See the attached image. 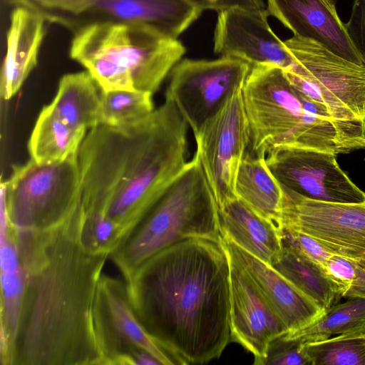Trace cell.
Masks as SVG:
<instances>
[{
    "label": "cell",
    "mask_w": 365,
    "mask_h": 365,
    "mask_svg": "<svg viewBox=\"0 0 365 365\" xmlns=\"http://www.w3.org/2000/svg\"><path fill=\"white\" fill-rule=\"evenodd\" d=\"M81 207L42 230H14L25 291L11 365H100L93 307L106 255L87 249Z\"/></svg>",
    "instance_id": "6da1fadb"
},
{
    "label": "cell",
    "mask_w": 365,
    "mask_h": 365,
    "mask_svg": "<svg viewBox=\"0 0 365 365\" xmlns=\"http://www.w3.org/2000/svg\"><path fill=\"white\" fill-rule=\"evenodd\" d=\"M124 280L140 324L175 364L207 363L232 341L230 264L221 241L178 242Z\"/></svg>",
    "instance_id": "7a4b0ae2"
},
{
    "label": "cell",
    "mask_w": 365,
    "mask_h": 365,
    "mask_svg": "<svg viewBox=\"0 0 365 365\" xmlns=\"http://www.w3.org/2000/svg\"><path fill=\"white\" fill-rule=\"evenodd\" d=\"M187 127L165 98L138 122L101 124L86 135L78 151L82 213L110 220L117 248L186 166Z\"/></svg>",
    "instance_id": "3957f363"
},
{
    "label": "cell",
    "mask_w": 365,
    "mask_h": 365,
    "mask_svg": "<svg viewBox=\"0 0 365 365\" xmlns=\"http://www.w3.org/2000/svg\"><path fill=\"white\" fill-rule=\"evenodd\" d=\"M185 52L178 38L148 26L95 24L73 32L69 54L103 91L139 90L153 94Z\"/></svg>",
    "instance_id": "277c9868"
},
{
    "label": "cell",
    "mask_w": 365,
    "mask_h": 365,
    "mask_svg": "<svg viewBox=\"0 0 365 365\" xmlns=\"http://www.w3.org/2000/svg\"><path fill=\"white\" fill-rule=\"evenodd\" d=\"M252 154L276 146L338 154L336 125L327 108L298 90L277 66L250 68L242 88Z\"/></svg>",
    "instance_id": "5b68a950"
},
{
    "label": "cell",
    "mask_w": 365,
    "mask_h": 365,
    "mask_svg": "<svg viewBox=\"0 0 365 365\" xmlns=\"http://www.w3.org/2000/svg\"><path fill=\"white\" fill-rule=\"evenodd\" d=\"M195 237L222 238L217 203L194 155L110 258L125 279L157 252Z\"/></svg>",
    "instance_id": "8992f818"
},
{
    "label": "cell",
    "mask_w": 365,
    "mask_h": 365,
    "mask_svg": "<svg viewBox=\"0 0 365 365\" xmlns=\"http://www.w3.org/2000/svg\"><path fill=\"white\" fill-rule=\"evenodd\" d=\"M284 43L292 58L284 70L298 90L331 115L336 125L339 153L365 148V64L299 36Z\"/></svg>",
    "instance_id": "52a82bcc"
},
{
    "label": "cell",
    "mask_w": 365,
    "mask_h": 365,
    "mask_svg": "<svg viewBox=\"0 0 365 365\" xmlns=\"http://www.w3.org/2000/svg\"><path fill=\"white\" fill-rule=\"evenodd\" d=\"M6 211L14 230H42L69 218L81 205L78 153L64 160L38 164L30 160L14 167L1 180Z\"/></svg>",
    "instance_id": "ba28073f"
},
{
    "label": "cell",
    "mask_w": 365,
    "mask_h": 365,
    "mask_svg": "<svg viewBox=\"0 0 365 365\" xmlns=\"http://www.w3.org/2000/svg\"><path fill=\"white\" fill-rule=\"evenodd\" d=\"M100 365H173L146 332L131 306L125 280L102 274L93 307Z\"/></svg>",
    "instance_id": "9c48e42d"
},
{
    "label": "cell",
    "mask_w": 365,
    "mask_h": 365,
    "mask_svg": "<svg viewBox=\"0 0 365 365\" xmlns=\"http://www.w3.org/2000/svg\"><path fill=\"white\" fill-rule=\"evenodd\" d=\"M242 86L236 88L222 106L194 134L198 158L218 207L237 197V172L250 146Z\"/></svg>",
    "instance_id": "30bf717a"
},
{
    "label": "cell",
    "mask_w": 365,
    "mask_h": 365,
    "mask_svg": "<svg viewBox=\"0 0 365 365\" xmlns=\"http://www.w3.org/2000/svg\"><path fill=\"white\" fill-rule=\"evenodd\" d=\"M250 70L247 63L227 57L180 60L170 73L165 98L173 103L194 135L231 93L243 86Z\"/></svg>",
    "instance_id": "8fae6325"
},
{
    "label": "cell",
    "mask_w": 365,
    "mask_h": 365,
    "mask_svg": "<svg viewBox=\"0 0 365 365\" xmlns=\"http://www.w3.org/2000/svg\"><path fill=\"white\" fill-rule=\"evenodd\" d=\"M281 188L279 227L308 235L334 254L355 261L365 259V202L317 201Z\"/></svg>",
    "instance_id": "7c38bea8"
},
{
    "label": "cell",
    "mask_w": 365,
    "mask_h": 365,
    "mask_svg": "<svg viewBox=\"0 0 365 365\" xmlns=\"http://www.w3.org/2000/svg\"><path fill=\"white\" fill-rule=\"evenodd\" d=\"M336 154L311 148L276 146L266 165L279 185L304 197L322 202L360 203L365 192L339 166Z\"/></svg>",
    "instance_id": "4fadbf2b"
},
{
    "label": "cell",
    "mask_w": 365,
    "mask_h": 365,
    "mask_svg": "<svg viewBox=\"0 0 365 365\" xmlns=\"http://www.w3.org/2000/svg\"><path fill=\"white\" fill-rule=\"evenodd\" d=\"M202 12L189 0H91L72 12L41 15L73 33L95 24H123L148 26L178 39Z\"/></svg>",
    "instance_id": "5bb4252c"
},
{
    "label": "cell",
    "mask_w": 365,
    "mask_h": 365,
    "mask_svg": "<svg viewBox=\"0 0 365 365\" xmlns=\"http://www.w3.org/2000/svg\"><path fill=\"white\" fill-rule=\"evenodd\" d=\"M268 16L267 9H235L217 13L214 31L215 53L242 61L250 68H289L292 56L284 41L271 29Z\"/></svg>",
    "instance_id": "9a60e30c"
},
{
    "label": "cell",
    "mask_w": 365,
    "mask_h": 365,
    "mask_svg": "<svg viewBox=\"0 0 365 365\" xmlns=\"http://www.w3.org/2000/svg\"><path fill=\"white\" fill-rule=\"evenodd\" d=\"M229 259L232 341L254 355L255 364L263 365L269 343L288 329L249 274Z\"/></svg>",
    "instance_id": "2e32d148"
},
{
    "label": "cell",
    "mask_w": 365,
    "mask_h": 365,
    "mask_svg": "<svg viewBox=\"0 0 365 365\" xmlns=\"http://www.w3.org/2000/svg\"><path fill=\"white\" fill-rule=\"evenodd\" d=\"M266 9L269 16L294 36L316 41L340 57L364 64L337 14L334 0H267Z\"/></svg>",
    "instance_id": "e0dca14e"
},
{
    "label": "cell",
    "mask_w": 365,
    "mask_h": 365,
    "mask_svg": "<svg viewBox=\"0 0 365 365\" xmlns=\"http://www.w3.org/2000/svg\"><path fill=\"white\" fill-rule=\"evenodd\" d=\"M221 242L229 257L252 278L271 308L287 327L288 332L304 328L324 314L312 300L271 265L228 239L222 237Z\"/></svg>",
    "instance_id": "ac0fdd59"
},
{
    "label": "cell",
    "mask_w": 365,
    "mask_h": 365,
    "mask_svg": "<svg viewBox=\"0 0 365 365\" xmlns=\"http://www.w3.org/2000/svg\"><path fill=\"white\" fill-rule=\"evenodd\" d=\"M0 363L11 365L21 316L25 278L2 192H0Z\"/></svg>",
    "instance_id": "d6986e66"
},
{
    "label": "cell",
    "mask_w": 365,
    "mask_h": 365,
    "mask_svg": "<svg viewBox=\"0 0 365 365\" xmlns=\"http://www.w3.org/2000/svg\"><path fill=\"white\" fill-rule=\"evenodd\" d=\"M46 21L41 14L31 8L18 5L12 10L1 71L3 99L12 98L36 66L45 36Z\"/></svg>",
    "instance_id": "ffe728a7"
},
{
    "label": "cell",
    "mask_w": 365,
    "mask_h": 365,
    "mask_svg": "<svg viewBox=\"0 0 365 365\" xmlns=\"http://www.w3.org/2000/svg\"><path fill=\"white\" fill-rule=\"evenodd\" d=\"M218 209L222 237L272 266L283 249L278 225L259 216L238 197Z\"/></svg>",
    "instance_id": "44dd1931"
},
{
    "label": "cell",
    "mask_w": 365,
    "mask_h": 365,
    "mask_svg": "<svg viewBox=\"0 0 365 365\" xmlns=\"http://www.w3.org/2000/svg\"><path fill=\"white\" fill-rule=\"evenodd\" d=\"M101 89L88 71L67 73L59 81L49 108L75 129H92L101 124Z\"/></svg>",
    "instance_id": "7402d4cb"
},
{
    "label": "cell",
    "mask_w": 365,
    "mask_h": 365,
    "mask_svg": "<svg viewBox=\"0 0 365 365\" xmlns=\"http://www.w3.org/2000/svg\"><path fill=\"white\" fill-rule=\"evenodd\" d=\"M235 194L259 216L279 224L282 190L269 170L265 157L245 153L236 178Z\"/></svg>",
    "instance_id": "603a6c76"
},
{
    "label": "cell",
    "mask_w": 365,
    "mask_h": 365,
    "mask_svg": "<svg viewBox=\"0 0 365 365\" xmlns=\"http://www.w3.org/2000/svg\"><path fill=\"white\" fill-rule=\"evenodd\" d=\"M86 135V130L71 127L47 105L42 108L29 140L31 159L38 164L64 160L78 153Z\"/></svg>",
    "instance_id": "cb8c5ba5"
},
{
    "label": "cell",
    "mask_w": 365,
    "mask_h": 365,
    "mask_svg": "<svg viewBox=\"0 0 365 365\" xmlns=\"http://www.w3.org/2000/svg\"><path fill=\"white\" fill-rule=\"evenodd\" d=\"M272 267L312 300L324 314L341 297L323 268L293 247L283 245Z\"/></svg>",
    "instance_id": "d4e9b609"
},
{
    "label": "cell",
    "mask_w": 365,
    "mask_h": 365,
    "mask_svg": "<svg viewBox=\"0 0 365 365\" xmlns=\"http://www.w3.org/2000/svg\"><path fill=\"white\" fill-rule=\"evenodd\" d=\"M365 332V299L349 297L332 305L318 319L307 327L284 336L300 344L322 341L350 333Z\"/></svg>",
    "instance_id": "484cf974"
},
{
    "label": "cell",
    "mask_w": 365,
    "mask_h": 365,
    "mask_svg": "<svg viewBox=\"0 0 365 365\" xmlns=\"http://www.w3.org/2000/svg\"><path fill=\"white\" fill-rule=\"evenodd\" d=\"M152 96L139 90L101 91V124L123 126L145 118L155 110Z\"/></svg>",
    "instance_id": "4316f807"
},
{
    "label": "cell",
    "mask_w": 365,
    "mask_h": 365,
    "mask_svg": "<svg viewBox=\"0 0 365 365\" xmlns=\"http://www.w3.org/2000/svg\"><path fill=\"white\" fill-rule=\"evenodd\" d=\"M302 344L312 365H365V332Z\"/></svg>",
    "instance_id": "83f0119b"
},
{
    "label": "cell",
    "mask_w": 365,
    "mask_h": 365,
    "mask_svg": "<svg viewBox=\"0 0 365 365\" xmlns=\"http://www.w3.org/2000/svg\"><path fill=\"white\" fill-rule=\"evenodd\" d=\"M274 365H312L303 344L280 336L269 344L263 362Z\"/></svg>",
    "instance_id": "f1b7e54d"
},
{
    "label": "cell",
    "mask_w": 365,
    "mask_h": 365,
    "mask_svg": "<svg viewBox=\"0 0 365 365\" xmlns=\"http://www.w3.org/2000/svg\"><path fill=\"white\" fill-rule=\"evenodd\" d=\"M279 229L283 245L299 250L325 271L327 262L334 253L308 235L289 228L279 227Z\"/></svg>",
    "instance_id": "f546056e"
},
{
    "label": "cell",
    "mask_w": 365,
    "mask_h": 365,
    "mask_svg": "<svg viewBox=\"0 0 365 365\" xmlns=\"http://www.w3.org/2000/svg\"><path fill=\"white\" fill-rule=\"evenodd\" d=\"M356 262L350 258L332 254L325 267V273L336 287L341 297L351 288L356 277Z\"/></svg>",
    "instance_id": "4dcf8cb0"
},
{
    "label": "cell",
    "mask_w": 365,
    "mask_h": 365,
    "mask_svg": "<svg viewBox=\"0 0 365 365\" xmlns=\"http://www.w3.org/2000/svg\"><path fill=\"white\" fill-rule=\"evenodd\" d=\"M348 36L365 64V0H354L345 24Z\"/></svg>",
    "instance_id": "1f68e13d"
},
{
    "label": "cell",
    "mask_w": 365,
    "mask_h": 365,
    "mask_svg": "<svg viewBox=\"0 0 365 365\" xmlns=\"http://www.w3.org/2000/svg\"><path fill=\"white\" fill-rule=\"evenodd\" d=\"M91 0H9L15 6H24L39 14L72 12Z\"/></svg>",
    "instance_id": "d6a6232c"
},
{
    "label": "cell",
    "mask_w": 365,
    "mask_h": 365,
    "mask_svg": "<svg viewBox=\"0 0 365 365\" xmlns=\"http://www.w3.org/2000/svg\"><path fill=\"white\" fill-rule=\"evenodd\" d=\"M201 11L214 10L217 13L230 9L264 10L263 0H189Z\"/></svg>",
    "instance_id": "836d02e7"
},
{
    "label": "cell",
    "mask_w": 365,
    "mask_h": 365,
    "mask_svg": "<svg viewBox=\"0 0 365 365\" xmlns=\"http://www.w3.org/2000/svg\"><path fill=\"white\" fill-rule=\"evenodd\" d=\"M344 297L365 299V259L356 261V277Z\"/></svg>",
    "instance_id": "e575fe53"
}]
</instances>
